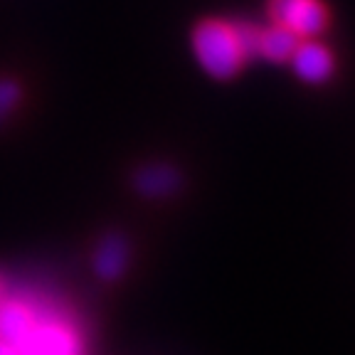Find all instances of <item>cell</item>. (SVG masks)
I'll use <instances>...</instances> for the list:
<instances>
[{
    "label": "cell",
    "mask_w": 355,
    "mask_h": 355,
    "mask_svg": "<svg viewBox=\"0 0 355 355\" xmlns=\"http://www.w3.org/2000/svg\"><path fill=\"white\" fill-rule=\"evenodd\" d=\"M6 282H3V277H0V304H3V299H6Z\"/></svg>",
    "instance_id": "11"
},
{
    "label": "cell",
    "mask_w": 355,
    "mask_h": 355,
    "mask_svg": "<svg viewBox=\"0 0 355 355\" xmlns=\"http://www.w3.org/2000/svg\"><path fill=\"white\" fill-rule=\"evenodd\" d=\"M0 355H17V350L10 348V345H6V343H0Z\"/></svg>",
    "instance_id": "10"
},
{
    "label": "cell",
    "mask_w": 355,
    "mask_h": 355,
    "mask_svg": "<svg viewBox=\"0 0 355 355\" xmlns=\"http://www.w3.org/2000/svg\"><path fill=\"white\" fill-rule=\"evenodd\" d=\"M20 99V89L15 82H0V121L10 114V109Z\"/></svg>",
    "instance_id": "9"
},
{
    "label": "cell",
    "mask_w": 355,
    "mask_h": 355,
    "mask_svg": "<svg viewBox=\"0 0 355 355\" xmlns=\"http://www.w3.org/2000/svg\"><path fill=\"white\" fill-rule=\"evenodd\" d=\"M126 242L121 237H109L99 247V254H96V272L104 279L121 277L123 266H126Z\"/></svg>",
    "instance_id": "8"
},
{
    "label": "cell",
    "mask_w": 355,
    "mask_h": 355,
    "mask_svg": "<svg viewBox=\"0 0 355 355\" xmlns=\"http://www.w3.org/2000/svg\"><path fill=\"white\" fill-rule=\"evenodd\" d=\"M17 355H82V336L72 318L37 306L33 328L17 345Z\"/></svg>",
    "instance_id": "2"
},
{
    "label": "cell",
    "mask_w": 355,
    "mask_h": 355,
    "mask_svg": "<svg viewBox=\"0 0 355 355\" xmlns=\"http://www.w3.org/2000/svg\"><path fill=\"white\" fill-rule=\"evenodd\" d=\"M136 188L148 198H163L178 188V173L168 166H148L136 175Z\"/></svg>",
    "instance_id": "7"
},
{
    "label": "cell",
    "mask_w": 355,
    "mask_h": 355,
    "mask_svg": "<svg viewBox=\"0 0 355 355\" xmlns=\"http://www.w3.org/2000/svg\"><path fill=\"white\" fill-rule=\"evenodd\" d=\"M193 50L210 77L230 79L247 62L237 25L225 20H202L193 33Z\"/></svg>",
    "instance_id": "1"
},
{
    "label": "cell",
    "mask_w": 355,
    "mask_h": 355,
    "mask_svg": "<svg viewBox=\"0 0 355 355\" xmlns=\"http://www.w3.org/2000/svg\"><path fill=\"white\" fill-rule=\"evenodd\" d=\"M35 316H37V304L33 299L6 296L0 304V343L17 348L33 328Z\"/></svg>",
    "instance_id": "4"
},
{
    "label": "cell",
    "mask_w": 355,
    "mask_h": 355,
    "mask_svg": "<svg viewBox=\"0 0 355 355\" xmlns=\"http://www.w3.org/2000/svg\"><path fill=\"white\" fill-rule=\"evenodd\" d=\"M274 25L294 30L301 40L316 37L328 25V8L321 0H269Z\"/></svg>",
    "instance_id": "3"
},
{
    "label": "cell",
    "mask_w": 355,
    "mask_h": 355,
    "mask_svg": "<svg viewBox=\"0 0 355 355\" xmlns=\"http://www.w3.org/2000/svg\"><path fill=\"white\" fill-rule=\"evenodd\" d=\"M301 44V37L294 30L284 25H272L269 30L259 33V55L269 62H286L294 57L296 47Z\"/></svg>",
    "instance_id": "6"
},
{
    "label": "cell",
    "mask_w": 355,
    "mask_h": 355,
    "mask_svg": "<svg viewBox=\"0 0 355 355\" xmlns=\"http://www.w3.org/2000/svg\"><path fill=\"white\" fill-rule=\"evenodd\" d=\"M294 69L304 82H323L326 77H331L333 72V57L331 52L318 42L311 40H301V44L296 47L294 57Z\"/></svg>",
    "instance_id": "5"
}]
</instances>
